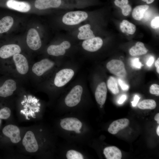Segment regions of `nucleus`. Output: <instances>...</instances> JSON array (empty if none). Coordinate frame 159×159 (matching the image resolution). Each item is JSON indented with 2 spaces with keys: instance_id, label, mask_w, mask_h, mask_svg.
Masks as SVG:
<instances>
[{
  "instance_id": "nucleus-12",
  "label": "nucleus",
  "mask_w": 159,
  "mask_h": 159,
  "mask_svg": "<svg viewBox=\"0 0 159 159\" xmlns=\"http://www.w3.org/2000/svg\"><path fill=\"white\" fill-rule=\"evenodd\" d=\"M71 47L70 43L68 41H65L59 45H52L47 49L48 53L54 56L64 55L66 52V50Z\"/></svg>"
},
{
  "instance_id": "nucleus-26",
  "label": "nucleus",
  "mask_w": 159,
  "mask_h": 159,
  "mask_svg": "<svg viewBox=\"0 0 159 159\" xmlns=\"http://www.w3.org/2000/svg\"><path fill=\"white\" fill-rule=\"evenodd\" d=\"M156 106L155 101L153 99H145L140 102L138 104V107L141 109H154Z\"/></svg>"
},
{
  "instance_id": "nucleus-15",
  "label": "nucleus",
  "mask_w": 159,
  "mask_h": 159,
  "mask_svg": "<svg viewBox=\"0 0 159 159\" xmlns=\"http://www.w3.org/2000/svg\"><path fill=\"white\" fill-rule=\"evenodd\" d=\"M62 3V0H36L34 5L37 9L44 10L51 8H58L61 5Z\"/></svg>"
},
{
  "instance_id": "nucleus-6",
  "label": "nucleus",
  "mask_w": 159,
  "mask_h": 159,
  "mask_svg": "<svg viewBox=\"0 0 159 159\" xmlns=\"http://www.w3.org/2000/svg\"><path fill=\"white\" fill-rule=\"evenodd\" d=\"M60 125L63 129L69 131H74L77 133H80V130L82 124L81 122L77 118L67 117L62 120Z\"/></svg>"
},
{
  "instance_id": "nucleus-16",
  "label": "nucleus",
  "mask_w": 159,
  "mask_h": 159,
  "mask_svg": "<svg viewBox=\"0 0 159 159\" xmlns=\"http://www.w3.org/2000/svg\"><path fill=\"white\" fill-rule=\"evenodd\" d=\"M129 122V120L127 118L116 120L110 124L108 128V131L111 134H115L120 130L127 127Z\"/></svg>"
},
{
  "instance_id": "nucleus-14",
  "label": "nucleus",
  "mask_w": 159,
  "mask_h": 159,
  "mask_svg": "<svg viewBox=\"0 0 159 159\" xmlns=\"http://www.w3.org/2000/svg\"><path fill=\"white\" fill-rule=\"evenodd\" d=\"M16 88V82L11 79L6 80L0 87V96L6 97L12 95Z\"/></svg>"
},
{
  "instance_id": "nucleus-34",
  "label": "nucleus",
  "mask_w": 159,
  "mask_h": 159,
  "mask_svg": "<svg viewBox=\"0 0 159 159\" xmlns=\"http://www.w3.org/2000/svg\"><path fill=\"white\" fill-rule=\"evenodd\" d=\"M140 97L137 95H135L134 97L133 100L131 102L132 105L133 107H135L136 105L139 100Z\"/></svg>"
},
{
  "instance_id": "nucleus-37",
  "label": "nucleus",
  "mask_w": 159,
  "mask_h": 159,
  "mask_svg": "<svg viewBox=\"0 0 159 159\" xmlns=\"http://www.w3.org/2000/svg\"><path fill=\"white\" fill-rule=\"evenodd\" d=\"M155 65L156 67V71L157 72L159 73V58H158L155 63Z\"/></svg>"
},
{
  "instance_id": "nucleus-35",
  "label": "nucleus",
  "mask_w": 159,
  "mask_h": 159,
  "mask_svg": "<svg viewBox=\"0 0 159 159\" xmlns=\"http://www.w3.org/2000/svg\"><path fill=\"white\" fill-rule=\"evenodd\" d=\"M127 99V96L125 95H122L118 101V103L119 104H122Z\"/></svg>"
},
{
  "instance_id": "nucleus-11",
  "label": "nucleus",
  "mask_w": 159,
  "mask_h": 159,
  "mask_svg": "<svg viewBox=\"0 0 159 159\" xmlns=\"http://www.w3.org/2000/svg\"><path fill=\"white\" fill-rule=\"evenodd\" d=\"M13 59L19 73L24 74L28 72L29 69L28 63L24 55L19 53L13 55Z\"/></svg>"
},
{
  "instance_id": "nucleus-25",
  "label": "nucleus",
  "mask_w": 159,
  "mask_h": 159,
  "mask_svg": "<svg viewBox=\"0 0 159 159\" xmlns=\"http://www.w3.org/2000/svg\"><path fill=\"white\" fill-rule=\"evenodd\" d=\"M128 0H115V4L120 7L122 10V13L124 16H127L130 13L132 9L131 6L128 4Z\"/></svg>"
},
{
  "instance_id": "nucleus-18",
  "label": "nucleus",
  "mask_w": 159,
  "mask_h": 159,
  "mask_svg": "<svg viewBox=\"0 0 159 159\" xmlns=\"http://www.w3.org/2000/svg\"><path fill=\"white\" fill-rule=\"evenodd\" d=\"M6 4L9 8L21 12H27L31 8L30 5L28 3L14 0L8 1Z\"/></svg>"
},
{
  "instance_id": "nucleus-41",
  "label": "nucleus",
  "mask_w": 159,
  "mask_h": 159,
  "mask_svg": "<svg viewBox=\"0 0 159 159\" xmlns=\"http://www.w3.org/2000/svg\"><path fill=\"white\" fill-rule=\"evenodd\" d=\"M100 107L102 108V105H100Z\"/></svg>"
},
{
  "instance_id": "nucleus-33",
  "label": "nucleus",
  "mask_w": 159,
  "mask_h": 159,
  "mask_svg": "<svg viewBox=\"0 0 159 159\" xmlns=\"http://www.w3.org/2000/svg\"><path fill=\"white\" fill-rule=\"evenodd\" d=\"M119 84L122 89L124 91H127L129 89V86L127 85L123 80L119 79L118 80Z\"/></svg>"
},
{
  "instance_id": "nucleus-3",
  "label": "nucleus",
  "mask_w": 159,
  "mask_h": 159,
  "mask_svg": "<svg viewBox=\"0 0 159 159\" xmlns=\"http://www.w3.org/2000/svg\"><path fill=\"white\" fill-rule=\"evenodd\" d=\"M22 144L26 150L30 153L37 152L39 145L34 133L31 130L25 133L22 140Z\"/></svg>"
},
{
  "instance_id": "nucleus-1",
  "label": "nucleus",
  "mask_w": 159,
  "mask_h": 159,
  "mask_svg": "<svg viewBox=\"0 0 159 159\" xmlns=\"http://www.w3.org/2000/svg\"><path fill=\"white\" fill-rule=\"evenodd\" d=\"M88 17L87 13L85 11H70L64 15L62 18V21L65 24L74 25L78 24L85 20Z\"/></svg>"
},
{
  "instance_id": "nucleus-27",
  "label": "nucleus",
  "mask_w": 159,
  "mask_h": 159,
  "mask_svg": "<svg viewBox=\"0 0 159 159\" xmlns=\"http://www.w3.org/2000/svg\"><path fill=\"white\" fill-rule=\"evenodd\" d=\"M107 86L109 89L113 94L116 95L119 92V89L115 78L110 76L107 81Z\"/></svg>"
},
{
  "instance_id": "nucleus-29",
  "label": "nucleus",
  "mask_w": 159,
  "mask_h": 159,
  "mask_svg": "<svg viewBox=\"0 0 159 159\" xmlns=\"http://www.w3.org/2000/svg\"><path fill=\"white\" fill-rule=\"evenodd\" d=\"M11 114V110L8 107H5L0 110V118L6 119L8 118Z\"/></svg>"
},
{
  "instance_id": "nucleus-8",
  "label": "nucleus",
  "mask_w": 159,
  "mask_h": 159,
  "mask_svg": "<svg viewBox=\"0 0 159 159\" xmlns=\"http://www.w3.org/2000/svg\"><path fill=\"white\" fill-rule=\"evenodd\" d=\"M2 132L4 135L10 138L13 143H17L21 140L20 129L15 125L10 124L6 126L3 128Z\"/></svg>"
},
{
  "instance_id": "nucleus-22",
  "label": "nucleus",
  "mask_w": 159,
  "mask_h": 159,
  "mask_svg": "<svg viewBox=\"0 0 159 159\" xmlns=\"http://www.w3.org/2000/svg\"><path fill=\"white\" fill-rule=\"evenodd\" d=\"M14 23L13 18L9 16H7L0 20V33L8 31Z\"/></svg>"
},
{
  "instance_id": "nucleus-39",
  "label": "nucleus",
  "mask_w": 159,
  "mask_h": 159,
  "mask_svg": "<svg viewBox=\"0 0 159 159\" xmlns=\"http://www.w3.org/2000/svg\"><path fill=\"white\" fill-rule=\"evenodd\" d=\"M142 0L146 2V3L148 4H150L153 2L154 0Z\"/></svg>"
},
{
  "instance_id": "nucleus-28",
  "label": "nucleus",
  "mask_w": 159,
  "mask_h": 159,
  "mask_svg": "<svg viewBox=\"0 0 159 159\" xmlns=\"http://www.w3.org/2000/svg\"><path fill=\"white\" fill-rule=\"evenodd\" d=\"M66 157L68 159H83V155L80 153L74 150L68 151L66 153Z\"/></svg>"
},
{
  "instance_id": "nucleus-19",
  "label": "nucleus",
  "mask_w": 159,
  "mask_h": 159,
  "mask_svg": "<svg viewBox=\"0 0 159 159\" xmlns=\"http://www.w3.org/2000/svg\"><path fill=\"white\" fill-rule=\"evenodd\" d=\"M90 24H87L80 27L78 35V38L81 40H86L95 37L93 32L91 29Z\"/></svg>"
},
{
  "instance_id": "nucleus-9",
  "label": "nucleus",
  "mask_w": 159,
  "mask_h": 159,
  "mask_svg": "<svg viewBox=\"0 0 159 159\" xmlns=\"http://www.w3.org/2000/svg\"><path fill=\"white\" fill-rule=\"evenodd\" d=\"M54 64V62L49 59H43L34 64L32 71L37 75L40 76L51 69Z\"/></svg>"
},
{
  "instance_id": "nucleus-32",
  "label": "nucleus",
  "mask_w": 159,
  "mask_h": 159,
  "mask_svg": "<svg viewBox=\"0 0 159 159\" xmlns=\"http://www.w3.org/2000/svg\"><path fill=\"white\" fill-rule=\"evenodd\" d=\"M151 26L153 29L159 28V17H155L151 22Z\"/></svg>"
},
{
  "instance_id": "nucleus-24",
  "label": "nucleus",
  "mask_w": 159,
  "mask_h": 159,
  "mask_svg": "<svg viewBox=\"0 0 159 159\" xmlns=\"http://www.w3.org/2000/svg\"><path fill=\"white\" fill-rule=\"evenodd\" d=\"M120 28L123 33L126 32L130 34H134L136 30L135 25L126 20H123L120 24Z\"/></svg>"
},
{
  "instance_id": "nucleus-21",
  "label": "nucleus",
  "mask_w": 159,
  "mask_h": 159,
  "mask_svg": "<svg viewBox=\"0 0 159 159\" xmlns=\"http://www.w3.org/2000/svg\"><path fill=\"white\" fill-rule=\"evenodd\" d=\"M148 50L145 47L142 42H138L135 46L132 47L129 50V53L132 56H137L145 54Z\"/></svg>"
},
{
  "instance_id": "nucleus-5",
  "label": "nucleus",
  "mask_w": 159,
  "mask_h": 159,
  "mask_svg": "<svg viewBox=\"0 0 159 159\" xmlns=\"http://www.w3.org/2000/svg\"><path fill=\"white\" fill-rule=\"evenodd\" d=\"M106 67L111 73L118 77H125L127 75L124 64L121 60L112 59L107 63Z\"/></svg>"
},
{
  "instance_id": "nucleus-13",
  "label": "nucleus",
  "mask_w": 159,
  "mask_h": 159,
  "mask_svg": "<svg viewBox=\"0 0 159 159\" xmlns=\"http://www.w3.org/2000/svg\"><path fill=\"white\" fill-rule=\"evenodd\" d=\"M20 47L15 44H9L4 45L0 48V57L3 59L9 58L21 52Z\"/></svg>"
},
{
  "instance_id": "nucleus-30",
  "label": "nucleus",
  "mask_w": 159,
  "mask_h": 159,
  "mask_svg": "<svg viewBox=\"0 0 159 159\" xmlns=\"http://www.w3.org/2000/svg\"><path fill=\"white\" fill-rule=\"evenodd\" d=\"M131 64L132 67L136 69H140L143 65L140 62L139 59L135 58L132 59L131 61Z\"/></svg>"
},
{
  "instance_id": "nucleus-36",
  "label": "nucleus",
  "mask_w": 159,
  "mask_h": 159,
  "mask_svg": "<svg viewBox=\"0 0 159 159\" xmlns=\"http://www.w3.org/2000/svg\"><path fill=\"white\" fill-rule=\"evenodd\" d=\"M154 58L153 57H150L146 62V65L148 67H151L154 61Z\"/></svg>"
},
{
  "instance_id": "nucleus-2",
  "label": "nucleus",
  "mask_w": 159,
  "mask_h": 159,
  "mask_svg": "<svg viewBox=\"0 0 159 159\" xmlns=\"http://www.w3.org/2000/svg\"><path fill=\"white\" fill-rule=\"evenodd\" d=\"M82 92L83 88L81 86L77 85L74 87L65 98L66 105L69 107L77 105L81 100Z\"/></svg>"
},
{
  "instance_id": "nucleus-38",
  "label": "nucleus",
  "mask_w": 159,
  "mask_h": 159,
  "mask_svg": "<svg viewBox=\"0 0 159 159\" xmlns=\"http://www.w3.org/2000/svg\"><path fill=\"white\" fill-rule=\"evenodd\" d=\"M154 119L156 121L157 123L159 124V113H157L155 116Z\"/></svg>"
},
{
  "instance_id": "nucleus-4",
  "label": "nucleus",
  "mask_w": 159,
  "mask_h": 159,
  "mask_svg": "<svg viewBox=\"0 0 159 159\" xmlns=\"http://www.w3.org/2000/svg\"><path fill=\"white\" fill-rule=\"evenodd\" d=\"M74 74V71L71 69L65 68L60 70L56 74L54 85L58 87L64 86L72 79Z\"/></svg>"
},
{
  "instance_id": "nucleus-10",
  "label": "nucleus",
  "mask_w": 159,
  "mask_h": 159,
  "mask_svg": "<svg viewBox=\"0 0 159 159\" xmlns=\"http://www.w3.org/2000/svg\"><path fill=\"white\" fill-rule=\"evenodd\" d=\"M103 42L99 37H95L91 39L85 40L82 42V46L85 50L90 52H95L102 47Z\"/></svg>"
},
{
  "instance_id": "nucleus-23",
  "label": "nucleus",
  "mask_w": 159,
  "mask_h": 159,
  "mask_svg": "<svg viewBox=\"0 0 159 159\" xmlns=\"http://www.w3.org/2000/svg\"><path fill=\"white\" fill-rule=\"evenodd\" d=\"M149 8L147 5H140L136 6L133 9L132 15L136 20H140L143 17L145 11Z\"/></svg>"
},
{
  "instance_id": "nucleus-31",
  "label": "nucleus",
  "mask_w": 159,
  "mask_h": 159,
  "mask_svg": "<svg viewBox=\"0 0 159 159\" xmlns=\"http://www.w3.org/2000/svg\"><path fill=\"white\" fill-rule=\"evenodd\" d=\"M150 92L152 94L156 96L159 95V85L157 84H154L151 85L150 89Z\"/></svg>"
},
{
  "instance_id": "nucleus-17",
  "label": "nucleus",
  "mask_w": 159,
  "mask_h": 159,
  "mask_svg": "<svg viewBox=\"0 0 159 159\" xmlns=\"http://www.w3.org/2000/svg\"><path fill=\"white\" fill-rule=\"evenodd\" d=\"M106 84L104 82L99 84L96 88L95 96L97 103L100 105H103L105 102L107 94Z\"/></svg>"
},
{
  "instance_id": "nucleus-7",
  "label": "nucleus",
  "mask_w": 159,
  "mask_h": 159,
  "mask_svg": "<svg viewBox=\"0 0 159 159\" xmlns=\"http://www.w3.org/2000/svg\"><path fill=\"white\" fill-rule=\"evenodd\" d=\"M26 43L28 47L32 49L36 50L41 47L42 43L37 31L34 29H30L26 37Z\"/></svg>"
},
{
  "instance_id": "nucleus-40",
  "label": "nucleus",
  "mask_w": 159,
  "mask_h": 159,
  "mask_svg": "<svg viewBox=\"0 0 159 159\" xmlns=\"http://www.w3.org/2000/svg\"><path fill=\"white\" fill-rule=\"evenodd\" d=\"M156 132H157V135L159 136V125H158L157 127V130H156Z\"/></svg>"
},
{
  "instance_id": "nucleus-42",
  "label": "nucleus",
  "mask_w": 159,
  "mask_h": 159,
  "mask_svg": "<svg viewBox=\"0 0 159 159\" xmlns=\"http://www.w3.org/2000/svg\"><path fill=\"white\" fill-rule=\"evenodd\" d=\"M8 1H11V0H8Z\"/></svg>"
},
{
  "instance_id": "nucleus-20",
  "label": "nucleus",
  "mask_w": 159,
  "mask_h": 159,
  "mask_svg": "<svg viewBox=\"0 0 159 159\" xmlns=\"http://www.w3.org/2000/svg\"><path fill=\"white\" fill-rule=\"evenodd\" d=\"M103 153L107 159H121L122 157L120 150L115 146L105 148Z\"/></svg>"
}]
</instances>
